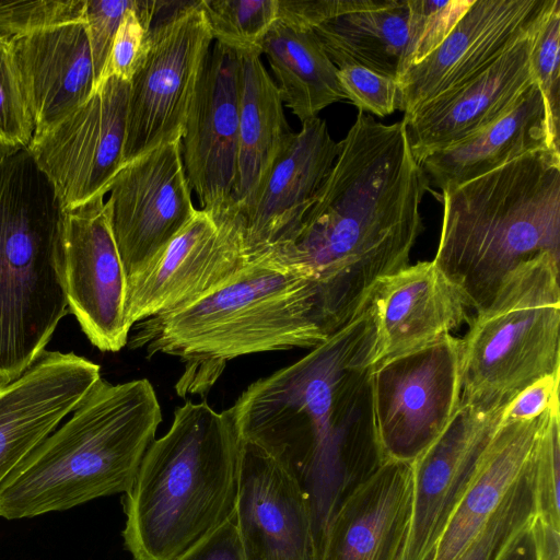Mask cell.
<instances>
[{
    "instance_id": "6da1fadb",
    "label": "cell",
    "mask_w": 560,
    "mask_h": 560,
    "mask_svg": "<svg viewBox=\"0 0 560 560\" xmlns=\"http://www.w3.org/2000/svg\"><path fill=\"white\" fill-rule=\"evenodd\" d=\"M428 184L405 121L385 125L359 110L298 228L260 260L317 285L331 335L382 278L410 265Z\"/></svg>"
},
{
    "instance_id": "7a4b0ae2",
    "label": "cell",
    "mask_w": 560,
    "mask_h": 560,
    "mask_svg": "<svg viewBox=\"0 0 560 560\" xmlns=\"http://www.w3.org/2000/svg\"><path fill=\"white\" fill-rule=\"evenodd\" d=\"M362 308L294 363L252 383L228 410L241 440L298 480L313 522L316 559L332 515L385 462L374 430Z\"/></svg>"
},
{
    "instance_id": "3957f363",
    "label": "cell",
    "mask_w": 560,
    "mask_h": 560,
    "mask_svg": "<svg viewBox=\"0 0 560 560\" xmlns=\"http://www.w3.org/2000/svg\"><path fill=\"white\" fill-rule=\"evenodd\" d=\"M133 327L130 349L184 364L175 385L183 398L207 395L238 357L313 349L330 336L317 285L264 260L207 295Z\"/></svg>"
},
{
    "instance_id": "277c9868",
    "label": "cell",
    "mask_w": 560,
    "mask_h": 560,
    "mask_svg": "<svg viewBox=\"0 0 560 560\" xmlns=\"http://www.w3.org/2000/svg\"><path fill=\"white\" fill-rule=\"evenodd\" d=\"M241 439L229 410L187 400L122 498L133 560H175L235 516Z\"/></svg>"
},
{
    "instance_id": "5b68a950",
    "label": "cell",
    "mask_w": 560,
    "mask_h": 560,
    "mask_svg": "<svg viewBox=\"0 0 560 560\" xmlns=\"http://www.w3.org/2000/svg\"><path fill=\"white\" fill-rule=\"evenodd\" d=\"M443 220L433 261L469 308L485 307L521 264L560 258V152L540 149L442 190Z\"/></svg>"
},
{
    "instance_id": "8992f818",
    "label": "cell",
    "mask_w": 560,
    "mask_h": 560,
    "mask_svg": "<svg viewBox=\"0 0 560 560\" xmlns=\"http://www.w3.org/2000/svg\"><path fill=\"white\" fill-rule=\"evenodd\" d=\"M161 421L149 380L112 384L101 377L0 485V517H34L125 493Z\"/></svg>"
},
{
    "instance_id": "52a82bcc",
    "label": "cell",
    "mask_w": 560,
    "mask_h": 560,
    "mask_svg": "<svg viewBox=\"0 0 560 560\" xmlns=\"http://www.w3.org/2000/svg\"><path fill=\"white\" fill-rule=\"evenodd\" d=\"M65 209L27 148L0 156V386L45 351L69 313Z\"/></svg>"
},
{
    "instance_id": "ba28073f",
    "label": "cell",
    "mask_w": 560,
    "mask_h": 560,
    "mask_svg": "<svg viewBox=\"0 0 560 560\" xmlns=\"http://www.w3.org/2000/svg\"><path fill=\"white\" fill-rule=\"evenodd\" d=\"M559 262L544 254L521 264L469 319L460 338V402L503 407L560 371Z\"/></svg>"
},
{
    "instance_id": "9c48e42d",
    "label": "cell",
    "mask_w": 560,
    "mask_h": 560,
    "mask_svg": "<svg viewBox=\"0 0 560 560\" xmlns=\"http://www.w3.org/2000/svg\"><path fill=\"white\" fill-rule=\"evenodd\" d=\"M212 40L199 1L164 2L129 82L122 166L182 138Z\"/></svg>"
},
{
    "instance_id": "30bf717a",
    "label": "cell",
    "mask_w": 560,
    "mask_h": 560,
    "mask_svg": "<svg viewBox=\"0 0 560 560\" xmlns=\"http://www.w3.org/2000/svg\"><path fill=\"white\" fill-rule=\"evenodd\" d=\"M460 338L371 370L374 430L384 460L412 463L446 429L460 405Z\"/></svg>"
},
{
    "instance_id": "8fae6325",
    "label": "cell",
    "mask_w": 560,
    "mask_h": 560,
    "mask_svg": "<svg viewBox=\"0 0 560 560\" xmlns=\"http://www.w3.org/2000/svg\"><path fill=\"white\" fill-rule=\"evenodd\" d=\"M249 265L242 220L232 203L194 219L141 271L127 279L131 328L147 318L183 307L226 284Z\"/></svg>"
},
{
    "instance_id": "7c38bea8",
    "label": "cell",
    "mask_w": 560,
    "mask_h": 560,
    "mask_svg": "<svg viewBox=\"0 0 560 560\" xmlns=\"http://www.w3.org/2000/svg\"><path fill=\"white\" fill-rule=\"evenodd\" d=\"M130 83L108 78L90 98L27 147L69 210L108 192L122 166Z\"/></svg>"
},
{
    "instance_id": "4fadbf2b",
    "label": "cell",
    "mask_w": 560,
    "mask_h": 560,
    "mask_svg": "<svg viewBox=\"0 0 560 560\" xmlns=\"http://www.w3.org/2000/svg\"><path fill=\"white\" fill-rule=\"evenodd\" d=\"M108 192L105 212L127 279L159 256L198 212L180 138L125 164Z\"/></svg>"
},
{
    "instance_id": "5bb4252c",
    "label": "cell",
    "mask_w": 560,
    "mask_h": 560,
    "mask_svg": "<svg viewBox=\"0 0 560 560\" xmlns=\"http://www.w3.org/2000/svg\"><path fill=\"white\" fill-rule=\"evenodd\" d=\"M557 0H474L445 40L398 80L405 115L471 80L536 34Z\"/></svg>"
},
{
    "instance_id": "9a60e30c",
    "label": "cell",
    "mask_w": 560,
    "mask_h": 560,
    "mask_svg": "<svg viewBox=\"0 0 560 560\" xmlns=\"http://www.w3.org/2000/svg\"><path fill=\"white\" fill-rule=\"evenodd\" d=\"M63 279L69 313L103 352L127 346V276L105 212L104 195L65 211Z\"/></svg>"
},
{
    "instance_id": "2e32d148",
    "label": "cell",
    "mask_w": 560,
    "mask_h": 560,
    "mask_svg": "<svg viewBox=\"0 0 560 560\" xmlns=\"http://www.w3.org/2000/svg\"><path fill=\"white\" fill-rule=\"evenodd\" d=\"M240 54L215 43L207 57L180 138L188 185L201 209L232 205L237 176Z\"/></svg>"
},
{
    "instance_id": "e0dca14e",
    "label": "cell",
    "mask_w": 560,
    "mask_h": 560,
    "mask_svg": "<svg viewBox=\"0 0 560 560\" xmlns=\"http://www.w3.org/2000/svg\"><path fill=\"white\" fill-rule=\"evenodd\" d=\"M366 308L372 326L371 370L431 347L470 319L463 292L433 260L382 278Z\"/></svg>"
},
{
    "instance_id": "ac0fdd59",
    "label": "cell",
    "mask_w": 560,
    "mask_h": 560,
    "mask_svg": "<svg viewBox=\"0 0 560 560\" xmlns=\"http://www.w3.org/2000/svg\"><path fill=\"white\" fill-rule=\"evenodd\" d=\"M505 406L460 402L442 434L412 462V511L401 560L432 559Z\"/></svg>"
},
{
    "instance_id": "d6986e66",
    "label": "cell",
    "mask_w": 560,
    "mask_h": 560,
    "mask_svg": "<svg viewBox=\"0 0 560 560\" xmlns=\"http://www.w3.org/2000/svg\"><path fill=\"white\" fill-rule=\"evenodd\" d=\"M235 524L245 560H317L305 492L273 456L244 440Z\"/></svg>"
},
{
    "instance_id": "ffe728a7",
    "label": "cell",
    "mask_w": 560,
    "mask_h": 560,
    "mask_svg": "<svg viewBox=\"0 0 560 560\" xmlns=\"http://www.w3.org/2000/svg\"><path fill=\"white\" fill-rule=\"evenodd\" d=\"M338 153L324 119L302 122L284 144L254 199L238 209L243 248L255 264L295 231Z\"/></svg>"
},
{
    "instance_id": "44dd1931",
    "label": "cell",
    "mask_w": 560,
    "mask_h": 560,
    "mask_svg": "<svg viewBox=\"0 0 560 560\" xmlns=\"http://www.w3.org/2000/svg\"><path fill=\"white\" fill-rule=\"evenodd\" d=\"M100 371L73 352L45 350L19 378L0 386V485L78 407Z\"/></svg>"
},
{
    "instance_id": "7402d4cb",
    "label": "cell",
    "mask_w": 560,
    "mask_h": 560,
    "mask_svg": "<svg viewBox=\"0 0 560 560\" xmlns=\"http://www.w3.org/2000/svg\"><path fill=\"white\" fill-rule=\"evenodd\" d=\"M534 36L513 46L471 80L404 116L411 151L419 163L483 129L514 105L534 83Z\"/></svg>"
},
{
    "instance_id": "603a6c76",
    "label": "cell",
    "mask_w": 560,
    "mask_h": 560,
    "mask_svg": "<svg viewBox=\"0 0 560 560\" xmlns=\"http://www.w3.org/2000/svg\"><path fill=\"white\" fill-rule=\"evenodd\" d=\"M412 487V463L384 462L332 515L318 560H401Z\"/></svg>"
},
{
    "instance_id": "cb8c5ba5",
    "label": "cell",
    "mask_w": 560,
    "mask_h": 560,
    "mask_svg": "<svg viewBox=\"0 0 560 560\" xmlns=\"http://www.w3.org/2000/svg\"><path fill=\"white\" fill-rule=\"evenodd\" d=\"M11 40L34 133L54 127L93 94L95 74L84 23Z\"/></svg>"
},
{
    "instance_id": "d4e9b609",
    "label": "cell",
    "mask_w": 560,
    "mask_h": 560,
    "mask_svg": "<svg viewBox=\"0 0 560 560\" xmlns=\"http://www.w3.org/2000/svg\"><path fill=\"white\" fill-rule=\"evenodd\" d=\"M540 149L559 151L551 142L545 101L534 82L497 120L433 152L420 165L428 180L444 190Z\"/></svg>"
},
{
    "instance_id": "484cf974",
    "label": "cell",
    "mask_w": 560,
    "mask_h": 560,
    "mask_svg": "<svg viewBox=\"0 0 560 560\" xmlns=\"http://www.w3.org/2000/svg\"><path fill=\"white\" fill-rule=\"evenodd\" d=\"M541 417L501 416L431 560H454L495 512L532 458Z\"/></svg>"
},
{
    "instance_id": "4316f807",
    "label": "cell",
    "mask_w": 560,
    "mask_h": 560,
    "mask_svg": "<svg viewBox=\"0 0 560 560\" xmlns=\"http://www.w3.org/2000/svg\"><path fill=\"white\" fill-rule=\"evenodd\" d=\"M310 28L338 69L361 66L398 82L409 68L408 0H352Z\"/></svg>"
},
{
    "instance_id": "83f0119b",
    "label": "cell",
    "mask_w": 560,
    "mask_h": 560,
    "mask_svg": "<svg viewBox=\"0 0 560 560\" xmlns=\"http://www.w3.org/2000/svg\"><path fill=\"white\" fill-rule=\"evenodd\" d=\"M238 54V159L232 202L242 209L261 188L293 131L284 115L281 93L261 61V52Z\"/></svg>"
},
{
    "instance_id": "f1b7e54d",
    "label": "cell",
    "mask_w": 560,
    "mask_h": 560,
    "mask_svg": "<svg viewBox=\"0 0 560 560\" xmlns=\"http://www.w3.org/2000/svg\"><path fill=\"white\" fill-rule=\"evenodd\" d=\"M277 80L283 104L301 122L346 98L331 62L315 33L277 19L260 45Z\"/></svg>"
},
{
    "instance_id": "f546056e",
    "label": "cell",
    "mask_w": 560,
    "mask_h": 560,
    "mask_svg": "<svg viewBox=\"0 0 560 560\" xmlns=\"http://www.w3.org/2000/svg\"><path fill=\"white\" fill-rule=\"evenodd\" d=\"M534 453V451H533ZM535 515L533 455L525 470L477 535L454 560H498Z\"/></svg>"
},
{
    "instance_id": "4dcf8cb0",
    "label": "cell",
    "mask_w": 560,
    "mask_h": 560,
    "mask_svg": "<svg viewBox=\"0 0 560 560\" xmlns=\"http://www.w3.org/2000/svg\"><path fill=\"white\" fill-rule=\"evenodd\" d=\"M199 3L215 43L237 52L260 51L264 37L279 15V0H200Z\"/></svg>"
},
{
    "instance_id": "1f68e13d",
    "label": "cell",
    "mask_w": 560,
    "mask_h": 560,
    "mask_svg": "<svg viewBox=\"0 0 560 560\" xmlns=\"http://www.w3.org/2000/svg\"><path fill=\"white\" fill-rule=\"evenodd\" d=\"M34 130L12 40L0 33V156L27 148Z\"/></svg>"
},
{
    "instance_id": "d6a6232c",
    "label": "cell",
    "mask_w": 560,
    "mask_h": 560,
    "mask_svg": "<svg viewBox=\"0 0 560 560\" xmlns=\"http://www.w3.org/2000/svg\"><path fill=\"white\" fill-rule=\"evenodd\" d=\"M535 516L560 526V404L541 417L534 453Z\"/></svg>"
},
{
    "instance_id": "836d02e7",
    "label": "cell",
    "mask_w": 560,
    "mask_h": 560,
    "mask_svg": "<svg viewBox=\"0 0 560 560\" xmlns=\"http://www.w3.org/2000/svg\"><path fill=\"white\" fill-rule=\"evenodd\" d=\"M560 1L536 32L530 51V70L546 105L548 128L559 150L560 114Z\"/></svg>"
},
{
    "instance_id": "e575fe53",
    "label": "cell",
    "mask_w": 560,
    "mask_h": 560,
    "mask_svg": "<svg viewBox=\"0 0 560 560\" xmlns=\"http://www.w3.org/2000/svg\"><path fill=\"white\" fill-rule=\"evenodd\" d=\"M163 4L164 1L136 0L125 13L94 91L110 77L131 81L143 56L148 33Z\"/></svg>"
},
{
    "instance_id": "d590c367",
    "label": "cell",
    "mask_w": 560,
    "mask_h": 560,
    "mask_svg": "<svg viewBox=\"0 0 560 560\" xmlns=\"http://www.w3.org/2000/svg\"><path fill=\"white\" fill-rule=\"evenodd\" d=\"M472 2L408 0L409 67L422 61L445 40Z\"/></svg>"
},
{
    "instance_id": "8d00e7d4",
    "label": "cell",
    "mask_w": 560,
    "mask_h": 560,
    "mask_svg": "<svg viewBox=\"0 0 560 560\" xmlns=\"http://www.w3.org/2000/svg\"><path fill=\"white\" fill-rule=\"evenodd\" d=\"M85 0L0 1V33L13 38L84 23Z\"/></svg>"
},
{
    "instance_id": "74e56055",
    "label": "cell",
    "mask_w": 560,
    "mask_h": 560,
    "mask_svg": "<svg viewBox=\"0 0 560 560\" xmlns=\"http://www.w3.org/2000/svg\"><path fill=\"white\" fill-rule=\"evenodd\" d=\"M339 85L361 112L380 117L392 114L399 107L398 82L361 66H347L337 70Z\"/></svg>"
},
{
    "instance_id": "f35d334b",
    "label": "cell",
    "mask_w": 560,
    "mask_h": 560,
    "mask_svg": "<svg viewBox=\"0 0 560 560\" xmlns=\"http://www.w3.org/2000/svg\"><path fill=\"white\" fill-rule=\"evenodd\" d=\"M136 0H85L84 24L89 37L95 84L106 65L115 35L125 13Z\"/></svg>"
},
{
    "instance_id": "ab89813d",
    "label": "cell",
    "mask_w": 560,
    "mask_h": 560,
    "mask_svg": "<svg viewBox=\"0 0 560 560\" xmlns=\"http://www.w3.org/2000/svg\"><path fill=\"white\" fill-rule=\"evenodd\" d=\"M560 371L546 375L521 390L504 408V420H532L559 401Z\"/></svg>"
},
{
    "instance_id": "60d3db41",
    "label": "cell",
    "mask_w": 560,
    "mask_h": 560,
    "mask_svg": "<svg viewBox=\"0 0 560 560\" xmlns=\"http://www.w3.org/2000/svg\"><path fill=\"white\" fill-rule=\"evenodd\" d=\"M175 560H245L235 516Z\"/></svg>"
},
{
    "instance_id": "b9f144b4",
    "label": "cell",
    "mask_w": 560,
    "mask_h": 560,
    "mask_svg": "<svg viewBox=\"0 0 560 560\" xmlns=\"http://www.w3.org/2000/svg\"><path fill=\"white\" fill-rule=\"evenodd\" d=\"M530 527L537 560H560V526L545 522L534 515Z\"/></svg>"
},
{
    "instance_id": "7bdbcfd3",
    "label": "cell",
    "mask_w": 560,
    "mask_h": 560,
    "mask_svg": "<svg viewBox=\"0 0 560 560\" xmlns=\"http://www.w3.org/2000/svg\"><path fill=\"white\" fill-rule=\"evenodd\" d=\"M530 523L510 541L498 560H537Z\"/></svg>"
}]
</instances>
